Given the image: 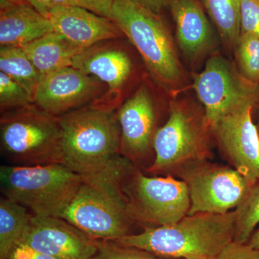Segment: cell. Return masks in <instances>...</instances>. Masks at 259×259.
Here are the masks:
<instances>
[{"mask_svg":"<svg viewBox=\"0 0 259 259\" xmlns=\"http://www.w3.org/2000/svg\"><path fill=\"white\" fill-rule=\"evenodd\" d=\"M133 165L117 154L100 171L83 175L79 190L60 218L98 241H115L131 235L136 222L123 184Z\"/></svg>","mask_w":259,"mask_h":259,"instance_id":"1","label":"cell"},{"mask_svg":"<svg viewBox=\"0 0 259 259\" xmlns=\"http://www.w3.org/2000/svg\"><path fill=\"white\" fill-rule=\"evenodd\" d=\"M236 221V210L187 215L169 226H145L141 233L113 242L160 258L213 259L234 241Z\"/></svg>","mask_w":259,"mask_h":259,"instance_id":"2","label":"cell"},{"mask_svg":"<svg viewBox=\"0 0 259 259\" xmlns=\"http://www.w3.org/2000/svg\"><path fill=\"white\" fill-rule=\"evenodd\" d=\"M115 110L97 101L58 117L64 166L88 175L119 154L120 128Z\"/></svg>","mask_w":259,"mask_h":259,"instance_id":"3","label":"cell"},{"mask_svg":"<svg viewBox=\"0 0 259 259\" xmlns=\"http://www.w3.org/2000/svg\"><path fill=\"white\" fill-rule=\"evenodd\" d=\"M112 20L139 51L154 80L168 90L182 88L183 67L159 14L130 0H114Z\"/></svg>","mask_w":259,"mask_h":259,"instance_id":"4","label":"cell"},{"mask_svg":"<svg viewBox=\"0 0 259 259\" xmlns=\"http://www.w3.org/2000/svg\"><path fill=\"white\" fill-rule=\"evenodd\" d=\"M82 180L83 175L61 163L0 168L4 197L21 204L37 217L60 218Z\"/></svg>","mask_w":259,"mask_h":259,"instance_id":"5","label":"cell"},{"mask_svg":"<svg viewBox=\"0 0 259 259\" xmlns=\"http://www.w3.org/2000/svg\"><path fill=\"white\" fill-rule=\"evenodd\" d=\"M0 138L2 151L15 166L63 164L58 117L35 104L2 112Z\"/></svg>","mask_w":259,"mask_h":259,"instance_id":"6","label":"cell"},{"mask_svg":"<svg viewBox=\"0 0 259 259\" xmlns=\"http://www.w3.org/2000/svg\"><path fill=\"white\" fill-rule=\"evenodd\" d=\"M123 190L136 222L154 227L175 224L188 214L190 197L185 181L149 177L130 168Z\"/></svg>","mask_w":259,"mask_h":259,"instance_id":"7","label":"cell"},{"mask_svg":"<svg viewBox=\"0 0 259 259\" xmlns=\"http://www.w3.org/2000/svg\"><path fill=\"white\" fill-rule=\"evenodd\" d=\"M193 78L194 90L204 105V118L210 128L223 116L258 100L259 85L245 79L221 56L209 58L203 71Z\"/></svg>","mask_w":259,"mask_h":259,"instance_id":"8","label":"cell"},{"mask_svg":"<svg viewBox=\"0 0 259 259\" xmlns=\"http://www.w3.org/2000/svg\"><path fill=\"white\" fill-rule=\"evenodd\" d=\"M205 126H208L205 118L200 120L185 104L171 102L168 120L153 136L156 158L148 171H167L204 158L207 153Z\"/></svg>","mask_w":259,"mask_h":259,"instance_id":"9","label":"cell"},{"mask_svg":"<svg viewBox=\"0 0 259 259\" xmlns=\"http://www.w3.org/2000/svg\"><path fill=\"white\" fill-rule=\"evenodd\" d=\"M188 187L187 215L226 214L243 202L250 186L237 170L212 164H190L182 172Z\"/></svg>","mask_w":259,"mask_h":259,"instance_id":"10","label":"cell"},{"mask_svg":"<svg viewBox=\"0 0 259 259\" xmlns=\"http://www.w3.org/2000/svg\"><path fill=\"white\" fill-rule=\"evenodd\" d=\"M107 88L95 76L73 66L42 75L33 95L36 106L55 117L99 101Z\"/></svg>","mask_w":259,"mask_h":259,"instance_id":"11","label":"cell"},{"mask_svg":"<svg viewBox=\"0 0 259 259\" xmlns=\"http://www.w3.org/2000/svg\"><path fill=\"white\" fill-rule=\"evenodd\" d=\"M255 104L223 116L212 127L228 159L250 187L259 180V135L252 120Z\"/></svg>","mask_w":259,"mask_h":259,"instance_id":"12","label":"cell"},{"mask_svg":"<svg viewBox=\"0 0 259 259\" xmlns=\"http://www.w3.org/2000/svg\"><path fill=\"white\" fill-rule=\"evenodd\" d=\"M20 243L57 259H90L99 241L63 218L33 215Z\"/></svg>","mask_w":259,"mask_h":259,"instance_id":"13","label":"cell"},{"mask_svg":"<svg viewBox=\"0 0 259 259\" xmlns=\"http://www.w3.org/2000/svg\"><path fill=\"white\" fill-rule=\"evenodd\" d=\"M120 128L119 154L131 162L144 157L153 146L156 113L147 87L141 85L117 112Z\"/></svg>","mask_w":259,"mask_h":259,"instance_id":"14","label":"cell"},{"mask_svg":"<svg viewBox=\"0 0 259 259\" xmlns=\"http://www.w3.org/2000/svg\"><path fill=\"white\" fill-rule=\"evenodd\" d=\"M104 42L83 49L75 57L72 66L105 83L107 92L98 102L116 109L134 65L125 51L111 42Z\"/></svg>","mask_w":259,"mask_h":259,"instance_id":"15","label":"cell"},{"mask_svg":"<svg viewBox=\"0 0 259 259\" xmlns=\"http://www.w3.org/2000/svg\"><path fill=\"white\" fill-rule=\"evenodd\" d=\"M54 31L82 49L123 36L110 19L79 7L65 5L51 10L48 18Z\"/></svg>","mask_w":259,"mask_h":259,"instance_id":"16","label":"cell"},{"mask_svg":"<svg viewBox=\"0 0 259 259\" xmlns=\"http://www.w3.org/2000/svg\"><path fill=\"white\" fill-rule=\"evenodd\" d=\"M176 25L179 47L192 61L200 59L212 47L213 31L197 0H168Z\"/></svg>","mask_w":259,"mask_h":259,"instance_id":"17","label":"cell"},{"mask_svg":"<svg viewBox=\"0 0 259 259\" xmlns=\"http://www.w3.org/2000/svg\"><path fill=\"white\" fill-rule=\"evenodd\" d=\"M49 19L30 4L0 1V45L22 47L54 32Z\"/></svg>","mask_w":259,"mask_h":259,"instance_id":"18","label":"cell"},{"mask_svg":"<svg viewBox=\"0 0 259 259\" xmlns=\"http://www.w3.org/2000/svg\"><path fill=\"white\" fill-rule=\"evenodd\" d=\"M40 74L72 66L75 57L83 50L55 31L20 47Z\"/></svg>","mask_w":259,"mask_h":259,"instance_id":"19","label":"cell"},{"mask_svg":"<svg viewBox=\"0 0 259 259\" xmlns=\"http://www.w3.org/2000/svg\"><path fill=\"white\" fill-rule=\"evenodd\" d=\"M33 216L28 209L14 201L0 199V259H6L20 243Z\"/></svg>","mask_w":259,"mask_h":259,"instance_id":"20","label":"cell"},{"mask_svg":"<svg viewBox=\"0 0 259 259\" xmlns=\"http://www.w3.org/2000/svg\"><path fill=\"white\" fill-rule=\"evenodd\" d=\"M0 71L20 83L33 98L42 75L21 48L0 47Z\"/></svg>","mask_w":259,"mask_h":259,"instance_id":"21","label":"cell"},{"mask_svg":"<svg viewBox=\"0 0 259 259\" xmlns=\"http://www.w3.org/2000/svg\"><path fill=\"white\" fill-rule=\"evenodd\" d=\"M223 42L235 47L241 34V0H201Z\"/></svg>","mask_w":259,"mask_h":259,"instance_id":"22","label":"cell"},{"mask_svg":"<svg viewBox=\"0 0 259 259\" xmlns=\"http://www.w3.org/2000/svg\"><path fill=\"white\" fill-rule=\"evenodd\" d=\"M236 213L234 241L247 243L259 224V180L250 187Z\"/></svg>","mask_w":259,"mask_h":259,"instance_id":"23","label":"cell"},{"mask_svg":"<svg viewBox=\"0 0 259 259\" xmlns=\"http://www.w3.org/2000/svg\"><path fill=\"white\" fill-rule=\"evenodd\" d=\"M234 47L239 72L250 82L259 85L258 37L241 33Z\"/></svg>","mask_w":259,"mask_h":259,"instance_id":"24","label":"cell"},{"mask_svg":"<svg viewBox=\"0 0 259 259\" xmlns=\"http://www.w3.org/2000/svg\"><path fill=\"white\" fill-rule=\"evenodd\" d=\"M34 104L33 98L20 83L0 71V108L4 112Z\"/></svg>","mask_w":259,"mask_h":259,"instance_id":"25","label":"cell"},{"mask_svg":"<svg viewBox=\"0 0 259 259\" xmlns=\"http://www.w3.org/2000/svg\"><path fill=\"white\" fill-rule=\"evenodd\" d=\"M90 259H165L144 251L124 246L113 241H99L98 250Z\"/></svg>","mask_w":259,"mask_h":259,"instance_id":"26","label":"cell"},{"mask_svg":"<svg viewBox=\"0 0 259 259\" xmlns=\"http://www.w3.org/2000/svg\"><path fill=\"white\" fill-rule=\"evenodd\" d=\"M241 33L259 38V0H241Z\"/></svg>","mask_w":259,"mask_h":259,"instance_id":"27","label":"cell"},{"mask_svg":"<svg viewBox=\"0 0 259 259\" xmlns=\"http://www.w3.org/2000/svg\"><path fill=\"white\" fill-rule=\"evenodd\" d=\"M213 259H259V249L252 248L247 243L233 241Z\"/></svg>","mask_w":259,"mask_h":259,"instance_id":"28","label":"cell"},{"mask_svg":"<svg viewBox=\"0 0 259 259\" xmlns=\"http://www.w3.org/2000/svg\"><path fill=\"white\" fill-rule=\"evenodd\" d=\"M68 1L71 6L84 8L95 14L112 20L114 0H68Z\"/></svg>","mask_w":259,"mask_h":259,"instance_id":"29","label":"cell"},{"mask_svg":"<svg viewBox=\"0 0 259 259\" xmlns=\"http://www.w3.org/2000/svg\"><path fill=\"white\" fill-rule=\"evenodd\" d=\"M6 259H57L46 253L32 249L24 243H18L14 247Z\"/></svg>","mask_w":259,"mask_h":259,"instance_id":"30","label":"cell"},{"mask_svg":"<svg viewBox=\"0 0 259 259\" xmlns=\"http://www.w3.org/2000/svg\"><path fill=\"white\" fill-rule=\"evenodd\" d=\"M29 4L45 18H49L51 11L59 6L70 5L68 0H28Z\"/></svg>","mask_w":259,"mask_h":259,"instance_id":"31","label":"cell"},{"mask_svg":"<svg viewBox=\"0 0 259 259\" xmlns=\"http://www.w3.org/2000/svg\"><path fill=\"white\" fill-rule=\"evenodd\" d=\"M130 1L134 2L157 14H159L160 12L168 5V0H130Z\"/></svg>","mask_w":259,"mask_h":259,"instance_id":"32","label":"cell"},{"mask_svg":"<svg viewBox=\"0 0 259 259\" xmlns=\"http://www.w3.org/2000/svg\"><path fill=\"white\" fill-rule=\"evenodd\" d=\"M247 244L255 249H259V228L253 232L249 240L247 242Z\"/></svg>","mask_w":259,"mask_h":259,"instance_id":"33","label":"cell"},{"mask_svg":"<svg viewBox=\"0 0 259 259\" xmlns=\"http://www.w3.org/2000/svg\"><path fill=\"white\" fill-rule=\"evenodd\" d=\"M0 1L5 2L10 5H22L29 4L28 0H0Z\"/></svg>","mask_w":259,"mask_h":259,"instance_id":"34","label":"cell"},{"mask_svg":"<svg viewBox=\"0 0 259 259\" xmlns=\"http://www.w3.org/2000/svg\"><path fill=\"white\" fill-rule=\"evenodd\" d=\"M190 259H211V258H190Z\"/></svg>","mask_w":259,"mask_h":259,"instance_id":"35","label":"cell"},{"mask_svg":"<svg viewBox=\"0 0 259 259\" xmlns=\"http://www.w3.org/2000/svg\"><path fill=\"white\" fill-rule=\"evenodd\" d=\"M256 127H257V129H258V135H259V121H258V125H256Z\"/></svg>","mask_w":259,"mask_h":259,"instance_id":"36","label":"cell"}]
</instances>
